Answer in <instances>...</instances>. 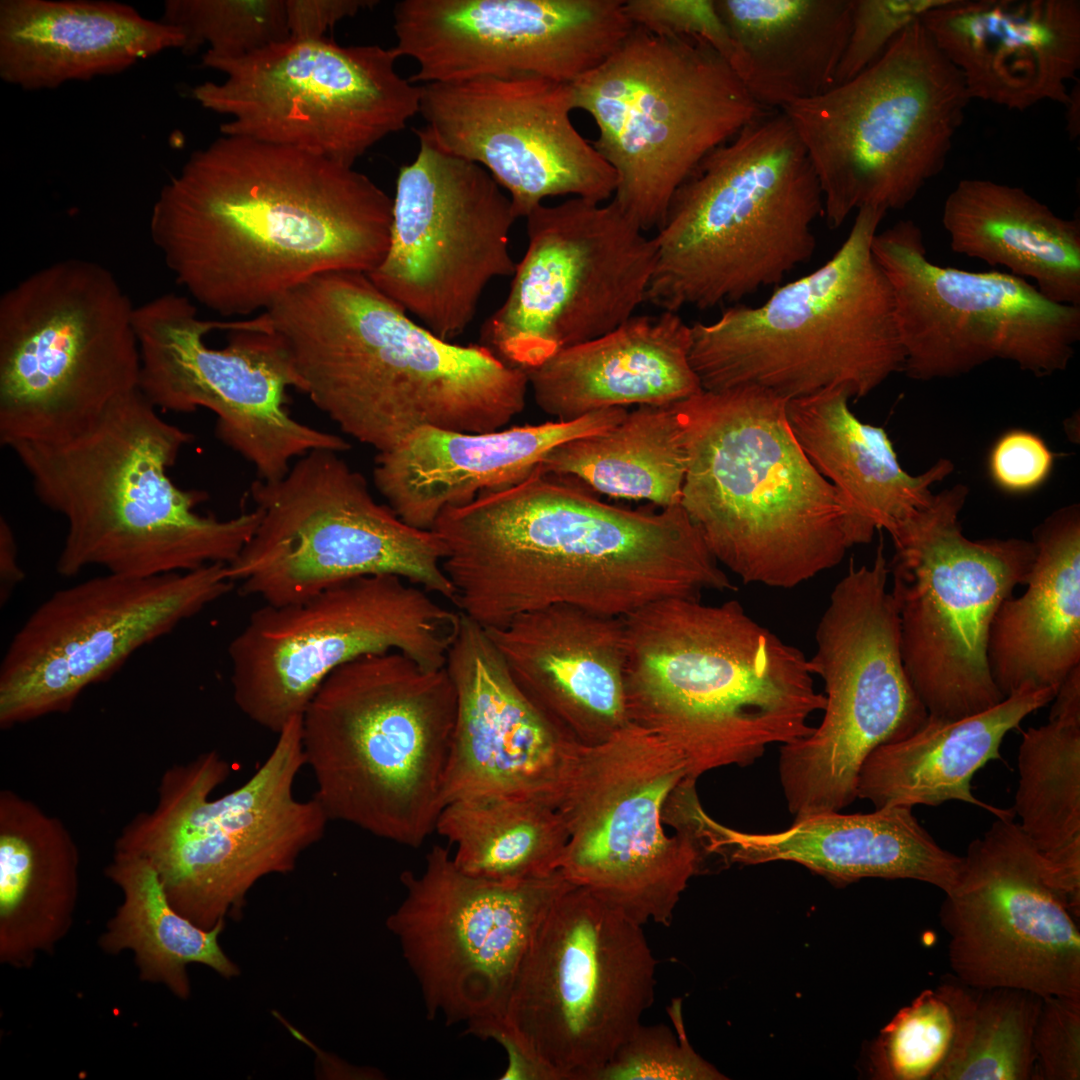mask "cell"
<instances>
[{
    "mask_svg": "<svg viewBox=\"0 0 1080 1080\" xmlns=\"http://www.w3.org/2000/svg\"><path fill=\"white\" fill-rule=\"evenodd\" d=\"M1079 86L1076 89L1070 90V99L1067 105V127L1068 133L1071 138H1075L1079 135Z\"/></svg>",
    "mask_w": 1080,
    "mask_h": 1080,
    "instance_id": "cell-57",
    "label": "cell"
},
{
    "mask_svg": "<svg viewBox=\"0 0 1080 1080\" xmlns=\"http://www.w3.org/2000/svg\"><path fill=\"white\" fill-rule=\"evenodd\" d=\"M872 251L893 290L910 378L955 377L994 359L1047 376L1074 356L1080 306L1050 301L1010 273L933 263L913 220L878 231Z\"/></svg>",
    "mask_w": 1080,
    "mask_h": 1080,
    "instance_id": "cell-23",
    "label": "cell"
},
{
    "mask_svg": "<svg viewBox=\"0 0 1080 1080\" xmlns=\"http://www.w3.org/2000/svg\"><path fill=\"white\" fill-rule=\"evenodd\" d=\"M486 631L522 691L578 741L628 721L624 618L559 604Z\"/></svg>",
    "mask_w": 1080,
    "mask_h": 1080,
    "instance_id": "cell-33",
    "label": "cell"
},
{
    "mask_svg": "<svg viewBox=\"0 0 1080 1080\" xmlns=\"http://www.w3.org/2000/svg\"><path fill=\"white\" fill-rule=\"evenodd\" d=\"M135 307L114 274L53 262L0 298V442H55L139 389Z\"/></svg>",
    "mask_w": 1080,
    "mask_h": 1080,
    "instance_id": "cell-14",
    "label": "cell"
},
{
    "mask_svg": "<svg viewBox=\"0 0 1080 1080\" xmlns=\"http://www.w3.org/2000/svg\"><path fill=\"white\" fill-rule=\"evenodd\" d=\"M445 668L457 710L444 806L511 797L558 809L580 741L522 691L487 631L462 613Z\"/></svg>",
    "mask_w": 1080,
    "mask_h": 1080,
    "instance_id": "cell-30",
    "label": "cell"
},
{
    "mask_svg": "<svg viewBox=\"0 0 1080 1080\" xmlns=\"http://www.w3.org/2000/svg\"><path fill=\"white\" fill-rule=\"evenodd\" d=\"M415 133L418 153L396 180L388 250L367 276L452 341L474 319L487 286L513 275L509 235L517 218L485 168L443 151L424 129Z\"/></svg>",
    "mask_w": 1080,
    "mask_h": 1080,
    "instance_id": "cell-25",
    "label": "cell"
},
{
    "mask_svg": "<svg viewBox=\"0 0 1080 1080\" xmlns=\"http://www.w3.org/2000/svg\"><path fill=\"white\" fill-rule=\"evenodd\" d=\"M266 312L300 391L343 433L378 452L423 427L499 430L525 406V370L484 345L435 335L365 273L316 276Z\"/></svg>",
    "mask_w": 1080,
    "mask_h": 1080,
    "instance_id": "cell-3",
    "label": "cell"
},
{
    "mask_svg": "<svg viewBox=\"0 0 1080 1080\" xmlns=\"http://www.w3.org/2000/svg\"><path fill=\"white\" fill-rule=\"evenodd\" d=\"M942 224L951 249L1031 278L1058 304L1080 306V222L1055 214L1021 187L963 179L947 196Z\"/></svg>",
    "mask_w": 1080,
    "mask_h": 1080,
    "instance_id": "cell-41",
    "label": "cell"
},
{
    "mask_svg": "<svg viewBox=\"0 0 1080 1080\" xmlns=\"http://www.w3.org/2000/svg\"><path fill=\"white\" fill-rule=\"evenodd\" d=\"M690 348L691 326L678 312L634 315L526 373L538 407L572 421L608 408L671 405L700 393Z\"/></svg>",
    "mask_w": 1080,
    "mask_h": 1080,
    "instance_id": "cell-36",
    "label": "cell"
},
{
    "mask_svg": "<svg viewBox=\"0 0 1080 1080\" xmlns=\"http://www.w3.org/2000/svg\"><path fill=\"white\" fill-rule=\"evenodd\" d=\"M386 920L418 984L428 1019L466 1027L504 1017L517 971L556 897L560 871L521 883L476 878L435 845Z\"/></svg>",
    "mask_w": 1080,
    "mask_h": 1080,
    "instance_id": "cell-26",
    "label": "cell"
},
{
    "mask_svg": "<svg viewBox=\"0 0 1080 1080\" xmlns=\"http://www.w3.org/2000/svg\"><path fill=\"white\" fill-rule=\"evenodd\" d=\"M634 26L658 35L698 37L731 66L734 45L715 0H624Z\"/></svg>",
    "mask_w": 1080,
    "mask_h": 1080,
    "instance_id": "cell-52",
    "label": "cell"
},
{
    "mask_svg": "<svg viewBox=\"0 0 1080 1080\" xmlns=\"http://www.w3.org/2000/svg\"><path fill=\"white\" fill-rule=\"evenodd\" d=\"M1015 816L970 842L939 912L954 977L974 990L1080 998L1078 917L1047 881Z\"/></svg>",
    "mask_w": 1080,
    "mask_h": 1080,
    "instance_id": "cell-27",
    "label": "cell"
},
{
    "mask_svg": "<svg viewBox=\"0 0 1080 1080\" xmlns=\"http://www.w3.org/2000/svg\"><path fill=\"white\" fill-rule=\"evenodd\" d=\"M105 875L123 899L99 937V947L111 955L131 951L141 981L164 985L185 1000L191 995L190 964L205 965L226 979L240 974L219 944L226 923L204 929L181 915L147 860L114 851Z\"/></svg>",
    "mask_w": 1080,
    "mask_h": 1080,
    "instance_id": "cell-44",
    "label": "cell"
},
{
    "mask_svg": "<svg viewBox=\"0 0 1080 1080\" xmlns=\"http://www.w3.org/2000/svg\"><path fill=\"white\" fill-rule=\"evenodd\" d=\"M976 990L955 977L923 990L881 1030L870 1051L873 1076L942 1080L956 1059Z\"/></svg>",
    "mask_w": 1080,
    "mask_h": 1080,
    "instance_id": "cell-47",
    "label": "cell"
},
{
    "mask_svg": "<svg viewBox=\"0 0 1080 1080\" xmlns=\"http://www.w3.org/2000/svg\"><path fill=\"white\" fill-rule=\"evenodd\" d=\"M227 565L127 578L96 576L55 591L12 637L0 666V727L69 712L80 694L143 646L233 588Z\"/></svg>",
    "mask_w": 1080,
    "mask_h": 1080,
    "instance_id": "cell-24",
    "label": "cell"
},
{
    "mask_svg": "<svg viewBox=\"0 0 1080 1080\" xmlns=\"http://www.w3.org/2000/svg\"><path fill=\"white\" fill-rule=\"evenodd\" d=\"M571 86L574 109L598 128L593 146L616 173L613 200L644 232L661 227L704 157L764 110L707 42L638 26Z\"/></svg>",
    "mask_w": 1080,
    "mask_h": 1080,
    "instance_id": "cell-11",
    "label": "cell"
},
{
    "mask_svg": "<svg viewBox=\"0 0 1080 1080\" xmlns=\"http://www.w3.org/2000/svg\"><path fill=\"white\" fill-rule=\"evenodd\" d=\"M1041 1004L1021 989L976 990L961 1049L942 1080H1034Z\"/></svg>",
    "mask_w": 1080,
    "mask_h": 1080,
    "instance_id": "cell-48",
    "label": "cell"
},
{
    "mask_svg": "<svg viewBox=\"0 0 1080 1080\" xmlns=\"http://www.w3.org/2000/svg\"><path fill=\"white\" fill-rule=\"evenodd\" d=\"M304 766L302 716L277 734L256 772L221 797L211 794L232 769L218 752L174 764L160 779L155 807L122 828L114 851L147 860L173 908L197 926L237 921L259 880L292 872L325 835L320 804L294 794Z\"/></svg>",
    "mask_w": 1080,
    "mask_h": 1080,
    "instance_id": "cell-10",
    "label": "cell"
},
{
    "mask_svg": "<svg viewBox=\"0 0 1080 1080\" xmlns=\"http://www.w3.org/2000/svg\"><path fill=\"white\" fill-rule=\"evenodd\" d=\"M184 44L177 28L117 1L0 2V77L27 91L115 75Z\"/></svg>",
    "mask_w": 1080,
    "mask_h": 1080,
    "instance_id": "cell-35",
    "label": "cell"
},
{
    "mask_svg": "<svg viewBox=\"0 0 1080 1080\" xmlns=\"http://www.w3.org/2000/svg\"><path fill=\"white\" fill-rule=\"evenodd\" d=\"M374 0H285L290 38L324 39L328 30L345 18L372 8Z\"/></svg>",
    "mask_w": 1080,
    "mask_h": 1080,
    "instance_id": "cell-55",
    "label": "cell"
},
{
    "mask_svg": "<svg viewBox=\"0 0 1080 1080\" xmlns=\"http://www.w3.org/2000/svg\"><path fill=\"white\" fill-rule=\"evenodd\" d=\"M392 208L351 166L221 134L163 185L149 232L192 301L249 316L316 276L371 272L388 250Z\"/></svg>",
    "mask_w": 1080,
    "mask_h": 1080,
    "instance_id": "cell-1",
    "label": "cell"
},
{
    "mask_svg": "<svg viewBox=\"0 0 1080 1080\" xmlns=\"http://www.w3.org/2000/svg\"><path fill=\"white\" fill-rule=\"evenodd\" d=\"M393 48L288 38L238 58L202 55L221 82L196 85L204 109L226 115L222 135L293 147L353 167L404 129L420 109V85L396 70Z\"/></svg>",
    "mask_w": 1080,
    "mask_h": 1080,
    "instance_id": "cell-21",
    "label": "cell"
},
{
    "mask_svg": "<svg viewBox=\"0 0 1080 1080\" xmlns=\"http://www.w3.org/2000/svg\"><path fill=\"white\" fill-rule=\"evenodd\" d=\"M968 488L958 484L891 533L890 590L903 664L929 716L955 720L999 704L987 659L992 621L1036 555L1023 539L970 540L958 519Z\"/></svg>",
    "mask_w": 1080,
    "mask_h": 1080,
    "instance_id": "cell-15",
    "label": "cell"
},
{
    "mask_svg": "<svg viewBox=\"0 0 1080 1080\" xmlns=\"http://www.w3.org/2000/svg\"><path fill=\"white\" fill-rule=\"evenodd\" d=\"M1049 720L1028 728L1018 751L1012 808L1048 883L1080 916V667L1064 679Z\"/></svg>",
    "mask_w": 1080,
    "mask_h": 1080,
    "instance_id": "cell-43",
    "label": "cell"
},
{
    "mask_svg": "<svg viewBox=\"0 0 1080 1080\" xmlns=\"http://www.w3.org/2000/svg\"><path fill=\"white\" fill-rule=\"evenodd\" d=\"M79 850L63 821L35 802L0 792V962L29 968L71 929Z\"/></svg>",
    "mask_w": 1080,
    "mask_h": 1080,
    "instance_id": "cell-39",
    "label": "cell"
},
{
    "mask_svg": "<svg viewBox=\"0 0 1080 1080\" xmlns=\"http://www.w3.org/2000/svg\"><path fill=\"white\" fill-rule=\"evenodd\" d=\"M624 0H403L393 9L410 82L535 76L572 84L633 28Z\"/></svg>",
    "mask_w": 1080,
    "mask_h": 1080,
    "instance_id": "cell-29",
    "label": "cell"
},
{
    "mask_svg": "<svg viewBox=\"0 0 1080 1080\" xmlns=\"http://www.w3.org/2000/svg\"><path fill=\"white\" fill-rule=\"evenodd\" d=\"M24 574L17 560V547L11 526L5 518L0 520V599L6 602Z\"/></svg>",
    "mask_w": 1080,
    "mask_h": 1080,
    "instance_id": "cell-56",
    "label": "cell"
},
{
    "mask_svg": "<svg viewBox=\"0 0 1080 1080\" xmlns=\"http://www.w3.org/2000/svg\"><path fill=\"white\" fill-rule=\"evenodd\" d=\"M538 468L613 498L675 506L687 469L684 430L673 404L639 406L602 433L557 446Z\"/></svg>",
    "mask_w": 1080,
    "mask_h": 1080,
    "instance_id": "cell-45",
    "label": "cell"
},
{
    "mask_svg": "<svg viewBox=\"0 0 1080 1080\" xmlns=\"http://www.w3.org/2000/svg\"><path fill=\"white\" fill-rule=\"evenodd\" d=\"M885 214L861 207L822 266L761 305L734 304L712 322L690 325V362L702 389L752 386L786 400L840 389L857 400L903 372L893 290L872 251Z\"/></svg>",
    "mask_w": 1080,
    "mask_h": 1080,
    "instance_id": "cell-9",
    "label": "cell"
},
{
    "mask_svg": "<svg viewBox=\"0 0 1080 1080\" xmlns=\"http://www.w3.org/2000/svg\"><path fill=\"white\" fill-rule=\"evenodd\" d=\"M185 38L182 52L238 58L288 39L285 0H167L160 18Z\"/></svg>",
    "mask_w": 1080,
    "mask_h": 1080,
    "instance_id": "cell-49",
    "label": "cell"
},
{
    "mask_svg": "<svg viewBox=\"0 0 1080 1080\" xmlns=\"http://www.w3.org/2000/svg\"><path fill=\"white\" fill-rule=\"evenodd\" d=\"M676 1034L664 1024L635 1029L602 1071L599 1080H721L727 1079L701 1058L686 1037L681 999L668 1008Z\"/></svg>",
    "mask_w": 1080,
    "mask_h": 1080,
    "instance_id": "cell-50",
    "label": "cell"
},
{
    "mask_svg": "<svg viewBox=\"0 0 1080 1080\" xmlns=\"http://www.w3.org/2000/svg\"><path fill=\"white\" fill-rule=\"evenodd\" d=\"M656 967L641 925L570 883L531 940L503 1019L475 1036L520 1053L538 1080H599L652 1005Z\"/></svg>",
    "mask_w": 1080,
    "mask_h": 1080,
    "instance_id": "cell-13",
    "label": "cell"
},
{
    "mask_svg": "<svg viewBox=\"0 0 1080 1080\" xmlns=\"http://www.w3.org/2000/svg\"><path fill=\"white\" fill-rule=\"evenodd\" d=\"M624 621L628 720L674 743L694 779L808 736L824 709L808 658L737 600L668 598Z\"/></svg>",
    "mask_w": 1080,
    "mask_h": 1080,
    "instance_id": "cell-5",
    "label": "cell"
},
{
    "mask_svg": "<svg viewBox=\"0 0 1080 1080\" xmlns=\"http://www.w3.org/2000/svg\"><path fill=\"white\" fill-rule=\"evenodd\" d=\"M1033 1049L1034 1080L1080 1079V998H1042Z\"/></svg>",
    "mask_w": 1080,
    "mask_h": 1080,
    "instance_id": "cell-53",
    "label": "cell"
},
{
    "mask_svg": "<svg viewBox=\"0 0 1080 1080\" xmlns=\"http://www.w3.org/2000/svg\"><path fill=\"white\" fill-rule=\"evenodd\" d=\"M457 697L445 667L401 652L333 671L302 715L313 798L329 821L417 848L435 831Z\"/></svg>",
    "mask_w": 1080,
    "mask_h": 1080,
    "instance_id": "cell-8",
    "label": "cell"
},
{
    "mask_svg": "<svg viewBox=\"0 0 1080 1080\" xmlns=\"http://www.w3.org/2000/svg\"><path fill=\"white\" fill-rule=\"evenodd\" d=\"M137 389L81 433L9 449L35 496L66 524L57 572L90 567L145 578L232 563L254 535L253 508L219 519L198 512L207 494L185 490L169 469L193 435L165 420Z\"/></svg>",
    "mask_w": 1080,
    "mask_h": 1080,
    "instance_id": "cell-4",
    "label": "cell"
},
{
    "mask_svg": "<svg viewBox=\"0 0 1080 1080\" xmlns=\"http://www.w3.org/2000/svg\"><path fill=\"white\" fill-rule=\"evenodd\" d=\"M970 99L1064 106L1080 69V1L946 0L921 18Z\"/></svg>",
    "mask_w": 1080,
    "mask_h": 1080,
    "instance_id": "cell-31",
    "label": "cell"
},
{
    "mask_svg": "<svg viewBox=\"0 0 1080 1080\" xmlns=\"http://www.w3.org/2000/svg\"><path fill=\"white\" fill-rule=\"evenodd\" d=\"M970 100L917 21L853 78L783 109L818 177L828 226L865 206L905 208L944 168Z\"/></svg>",
    "mask_w": 1080,
    "mask_h": 1080,
    "instance_id": "cell-12",
    "label": "cell"
},
{
    "mask_svg": "<svg viewBox=\"0 0 1080 1080\" xmlns=\"http://www.w3.org/2000/svg\"><path fill=\"white\" fill-rule=\"evenodd\" d=\"M695 833L705 850L732 862L799 863L841 882L862 878L910 879L944 893L956 883L962 857L942 848L913 815L899 806L870 813L821 812L795 818L781 831L744 832L724 826L700 808Z\"/></svg>",
    "mask_w": 1080,
    "mask_h": 1080,
    "instance_id": "cell-34",
    "label": "cell"
},
{
    "mask_svg": "<svg viewBox=\"0 0 1080 1080\" xmlns=\"http://www.w3.org/2000/svg\"><path fill=\"white\" fill-rule=\"evenodd\" d=\"M1036 555L1019 597L999 607L987 659L1004 698L1023 687L1058 691L1080 666V513L1063 508L1034 530Z\"/></svg>",
    "mask_w": 1080,
    "mask_h": 1080,
    "instance_id": "cell-37",
    "label": "cell"
},
{
    "mask_svg": "<svg viewBox=\"0 0 1080 1080\" xmlns=\"http://www.w3.org/2000/svg\"><path fill=\"white\" fill-rule=\"evenodd\" d=\"M1054 455L1036 434L1011 430L993 446L989 471L994 483L1010 493L1031 491L1048 478Z\"/></svg>",
    "mask_w": 1080,
    "mask_h": 1080,
    "instance_id": "cell-54",
    "label": "cell"
},
{
    "mask_svg": "<svg viewBox=\"0 0 1080 1080\" xmlns=\"http://www.w3.org/2000/svg\"><path fill=\"white\" fill-rule=\"evenodd\" d=\"M460 619L434 595L395 575L344 581L296 603L265 604L231 640L233 700L278 734L302 716L325 679L370 654L401 652L421 667H445Z\"/></svg>",
    "mask_w": 1080,
    "mask_h": 1080,
    "instance_id": "cell-20",
    "label": "cell"
},
{
    "mask_svg": "<svg viewBox=\"0 0 1080 1080\" xmlns=\"http://www.w3.org/2000/svg\"><path fill=\"white\" fill-rule=\"evenodd\" d=\"M260 523L228 576L245 595L282 606L363 576L395 575L453 603L444 547L378 503L332 450H313L280 479L250 486Z\"/></svg>",
    "mask_w": 1080,
    "mask_h": 1080,
    "instance_id": "cell-16",
    "label": "cell"
},
{
    "mask_svg": "<svg viewBox=\"0 0 1080 1080\" xmlns=\"http://www.w3.org/2000/svg\"><path fill=\"white\" fill-rule=\"evenodd\" d=\"M883 540L870 566L851 561L834 586L808 659L825 689L820 724L782 745L779 778L795 818L840 811L857 798L869 755L901 740L928 713L906 673Z\"/></svg>",
    "mask_w": 1080,
    "mask_h": 1080,
    "instance_id": "cell-17",
    "label": "cell"
},
{
    "mask_svg": "<svg viewBox=\"0 0 1080 1080\" xmlns=\"http://www.w3.org/2000/svg\"><path fill=\"white\" fill-rule=\"evenodd\" d=\"M527 248L480 344L525 371L614 330L646 302L657 246L612 199L570 197L526 217Z\"/></svg>",
    "mask_w": 1080,
    "mask_h": 1080,
    "instance_id": "cell-22",
    "label": "cell"
},
{
    "mask_svg": "<svg viewBox=\"0 0 1080 1080\" xmlns=\"http://www.w3.org/2000/svg\"><path fill=\"white\" fill-rule=\"evenodd\" d=\"M1051 688L1023 687L981 713L948 720L927 716L909 736L875 749L864 762L857 798L875 808L937 806L958 800L983 808L996 818L1015 816L976 798L974 774L1000 758L1005 735L1032 712L1053 701Z\"/></svg>",
    "mask_w": 1080,
    "mask_h": 1080,
    "instance_id": "cell-38",
    "label": "cell"
},
{
    "mask_svg": "<svg viewBox=\"0 0 1080 1080\" xmlns=\"http://www.w3.org/2000/svg\"><path fill=\"white\" fill-rule=\"evenodd\" d=\"M734 45L731 67L764 109L783 110L835 84L852 0H715Z\"/></svg>",
    "mask_w": 1080,
    "mask_h": 1080,
    "instance_id": "cell-40",
    "label": "cell"
},
{
    "mask_svg": "<svg viewBox=\"0 0 1080 1080\" xmlns=\"http://www.w3.org/2000/svg\"><path fill=\"white\" fill-rule=\"evenodd\" d=\"M687 780L684 753L632 721L579 742L558 809L568 832L562 876L641 926H668L700 860L695 836L668 838L661 825L664 803Z\"/></svg>",
    "mask_w": 1080,
    "mask_h": 1080,
    "instance_id": "cell-19",
    "label": "cell"
},
{
    "mask_svg": "<svg viewBox=\"0 0 1080 1080\" xmlns=\"http://www.w3.org/2000/svg\"><path fill=\"white\" fill-rule=\"evenodd\" d=\"M850 399L840 389L791 399L787 420L815 469L869 527L890 534L931 503L930 486L948 476L953 464L940 459L920 475L908 474L886 431L861 422L849 409Z\"/></svg>",
    "mask_w": 1080,
    "mask_h": 1080,
    "instance_id": "cell-42",
    "label": "cell"
},
{
    "mask_svg": "<svg viewBox=\"0 0 1080 1080\" xmlns=\"http://www.w3.org/2000/svg\"><path fill=\"white\" fill-rule=\"evenodd\" d=\"M435 831L456 847L452 859L459 870L499 883H521L558 872L568 838L557 808L511 797L449 802Z\"/></svg>",
    "mask_w": 1080,
    "mask_h": 1080,
    "instance_id": "cell-46",
    "label": "cell"
},
{
    "mask_svg": "<svg viewBox=\"0 0 1080 1080\" xmlns=\"http://www.w3.org/2000/svg\"><path fill=\"white\" fill-rule=\"evenodd\" d=\"M787 402L740 386L673 404L687 451L681 506L719 564L781 589L835 567L875 531L807 458Z\"/></svg>",
    "mask_w": 1080,
    "mask_h": 1080,
    "instance_id": "cell-6",
    "label": "cell"
},
{
    "mask_svg": "<svg viewBox=\"0 0 1080 1080\" xmlns=\"http://www.w3.org/2000/svg\"><path fill=\"white\" fill-rule=\"evenodd\" d=\"M823 196L783 110L764 109L711 151L672 197L653 237L646 302L663 311L738 304L814 254Z\"/></svg>",
    "mask_w": 1080,
    "mask_h": 1080,
    "instance_id": "cell-7",
    "label": "cell"
},
{
    "mask_svg": "<svg viewBox=\"0 0 1080 1080\" xmlns=\"http://www.w3.org/2000/svg\"><path fill=\"white\" fill-rule=\"evenodd\" d=\"M627 413L626 408H608L572 421L485 433L423 427L393 449L378 452L373 481L403 521L432 530L446 508L463 506L482 492L521 483L557 446L602 433Z\"/></svg>",
    "mask_w": 1080,
    "mask_h": 1080,
    "instance_id": "cell-32",
    "label": "cell"
},
{
    "mask_svg": "<svg viewBox=\"0 0 1080 1080\" xmlns=\"http://www.w3.org/2000/svg\"><path fill=\"white\" fill-rule=\"evenodd\" d=\"M134 327L143 395L159 411L213 412L218 439L258 479H280L313 450L350 448L287 410V390L301 383L266 311L242 321L204 320L188 296L164 293L135 307Z\"/></svg>",
    "mask_w": 1080,
    "mask_h": 1080,
    "instance_id": "cell-18",
    "label": "cell"
},
{
    "mask_svg": "<svg viewBox=\"0 0 1080 1080\" xmlns=\"http://www.w3.org/2000/svg\"><path fill=\"white\" fill-rule=\"evenodd\" d=\"M432 530L453 604L486 630L552 605L625 618L663 599L736 589L681 504L617 507L539 468L446 508Z\"/></svg>",
    "mask_w": 1080,
    "mask_h": 1080,
    "instance_id": "cell-2",
    "label": "cell"
},
{
    "mask_svg": "<svg viewBox=\"0 0 1080 1080\" xmlns=\"http://www.w3.org/2000/svg\"><path fill=\"white\" fill-rule=\"evenodd\" d=\"M420 90L425 132L443 151L485 168L516 218L550 197L603 203L614 195L615 171L571 121V84L484 77Z\"/></svg>",
    "mask_w": 1080,
    "mask_h": 1080,
    "instance_id": "cell-28",
    "label": "cell"
},
{
    "mask_svg": "<svg viewBox=\"0 0 1080 1080\" xmlns=\"http://www.w3.org/2000/svg\"><path fill=\"white\" fill-rule=\"evenodd\" d=\"M946 0H852L848 41L835 84L843 83L876 61L905 28Z\"/></svg>",
    "mask_w": 1080,
    "mask_h": 1080,
    "instance_id": "cell-51",
    "label": "cell"
}]
</instances>
